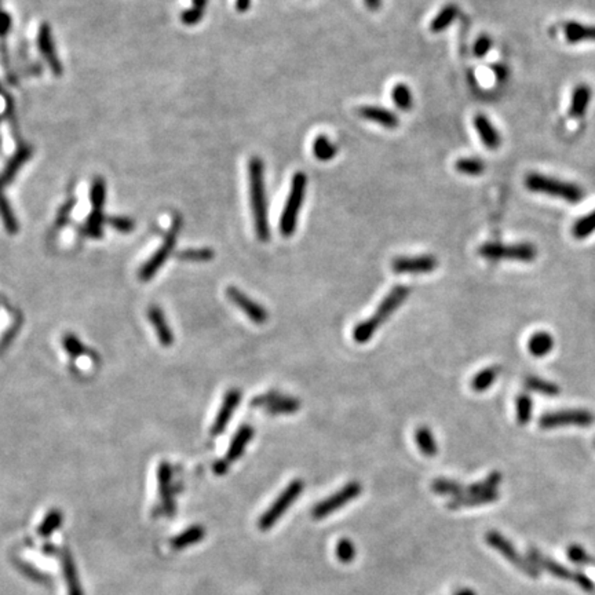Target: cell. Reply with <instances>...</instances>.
<instances>
[{"instance_id": "1", "label": "cell", "mask_w": 595, "mask_h": 595, "mask_svg": "<svg viewBox=\"0 0 595 595\" xmlns=\"http://www.w3.org/2000/svg\"><path fill=\"white\" fill-rule=\"evenodd\" d=\"M248 186L255 233L261 241L266 243L271 239V226L268 216L265 164L258 156L253 158L248 163Z\"/></svg>"}, {"instance_id": "2", "label": "cell", "mask_w": 595, "mask_h": 595, "mask_svg": "<svg viewBox=\"0 0 595 595\" xmlns=\"http://www.w3.org/2000/svg\"><path fill=\"white\" fill-rule=\"evenodd\" d=\"M409 292L411 289L407 285H402V284L394 285L391 291L380 302L377 313L354 326L353 339L360 345L367 343L375 335L379 326L402 305V302L408 298Z\"/></svg>"}, {"instance_id": "3", "label": "cell", "mask_w": 595, "mask_h": 595, "mask_svg": "<svg viewBox=\"0 0 595 595\" xmlns=\"http://www.w3.org/2000/svg\"><path fill=\"white\" fill-rule=\"evenodd\" d=\"M306 188H308L306 174L302 171L295 172L291 181L289 193L287 196V200L280 217V223H278V229L283 237H291L296 230L299 214L305 202Z\"/></svg>"}, {"instance_id": "4", "label": "cell", "mask_w": 595, "mask_h": 595, "mask_svg": "<svg viewBox=\"0 0 595 595\" xmlns=\"http://www.w3.org/2000/svg\"><path fill=\"white\" fill-rule=\"evenodd\" d=\"M525 186L531 192L561 197L569 203H579L585 196L583 190L578 185L564 182L555 178H548L541 174H529L525 178Z\"/></svg>"}, {"instance_id": "5", "label": "cell", "mask_w": 595, "mask_h": 595, "mask_svg": "<svg viewBox=\"0 0 595 595\" xmlns=\"http://www.w3.org/2000/svg\"><path fill=\"white\" fill-rule=\"evenodd\" d=\"M305 489V483L301 479L291 481L287 488L277 496V499L271 504V507L261 515L258 521V528L262 532H268L273 525L278 522V520L284 515L285 511L295 503V500L301 496Z\"/></svg>"}, {"instance_id": "6", "label": "cell", "mask_w": 595, "mask_h": 595, "mask_svg": "<svg viewBox=\"0 0 595 595\" xmlns=\"http://www.w3.org/2000/svg\"><path fill=\"white\" fill-rule=\"evenodd\" d=\"M528 557H529V561L534 565H538L541 569L548 572L550 575H552V576H555L558 579H562V580L573 582L580 589H583L585 592H594V582L587 575H585V573H582L579 571H571L569 568L558 564L557 561L550 559L548 557L543 555L541 551H538L536 548L528 550Z\"/></svg>"}, {"instance_id": "7", "label": "cell", "mask_w": 595, "mask_h": 595, "mask_svg": "<svg viewBox=\"0 0 595 595\" xmlns=\"http://www.w3.org/2000/svg\"><path fill=\"white\" fill-rule=\"evenodd\" d=\"M181 225H182L181 218H174L172 226L168 230V233L163 241L162 247L149 258V261L141 268V271L138 273V277L141 281L152 280L156 276V273L162 269V266L167 262V259L171 257V254L175 248L178 236H179Z\"/></svg>"}, {"instance_id": "8", "label": "cell", "mask_w": 595, "mask_h": 595, "mask_svg": "<svg viewBox=\"0 0 595 595\" xmlns=\"http://www.w3.org/2000/svg\"><path fill=\"white\" fill-rule=\"evenodd\" d=\"M485 541L488 545H490L492 548H495L499 554H502L507 561H510L511 565H514L517 569L522 571L527 576L536 579L539 578V569L536 568V565H534L529 559H527L525 557H522L515 547L513 545V543L506 539L503 535H500L496 531H489L485 535Z\"/></svg>"}, {"instance_id": "9", "label": "cell", "mask_w": 595, "mask_h": 595, "mask_svg": "<svg viewBox=\"0 0 595 595\" xmlns=\"http://www.w3.org/2000/svg\"><path fill=\"white\" fill-rule=\"evenodd\" d=\"M363 492V487L359 481H350L331 496H328L323 502L317 503L312 510V517L315 520H323L326 515L340 510L343 506L357 499Z\"/></svg>"}, {"instance_id": "10", "label": "cell", "mask_w": 595, "mask_h": 595, "mask_svg": "<svg viewBox=\"0 0 595 595\" xmlns=\"http://www.w3.org/2000/svg\"><path fill=\"white\" fill-rule=\"evenodd\" d=\"M479 253L488 259H514L522 262H531L538 255V251L532 244L503 246L499 243H487L480 247Z\"/></svg>"}, {"instance_id": "11", "label": "cell", "mask_w": 595, "mask_h": 595, "mask_svg": "<svg viewBox=\"0 0 595 595\" xmlns=\"http://www.w3.org/2000/svg\"><path fill=\"white\" fill-rule=\"evenodd\" d=\"M594 422V416L589 411L568 409L544 414L539 421L541 429H554L559 426H590Z\"/></svg>"}, {"instance_id": "12", "label": "cell", "mask_w": 595, "mask_h": 595, "mask_svg": "<svg viewBox=\"0 0 595 595\" xmlns=\"http://www.w3.org/2000/svg\"><path fill=\"white\" fill-rule=\"evenodd\" d=\"M226 296L229 298L230 302H233L254 324L262 325L265 324L269 319V313L268 310L259 305L258 302H255L254 299H251L247 294H244L243 291H240L239 288L230 285L226 289Z\"/></svg>"}, {"instance_id": "13", "label": "cell", "mask_w": 595, "mask_h": 595, "mask_svg": "<svg viewBox=\"0 0 595 595\" xmlns=\"http://www.w3.org/2000/svg\"><path fill=\"white\" fill-rule=\"evenodd\" d=\"M240 400H241V391L239 389H232L225 394L222 405L218 411L217 418L211 428L213 435H219L225 432L226 426L229 425L232 416L236 412V408L240 404Z\"/></svg>"}, {"instance_id": "14", "label": "cell", "mask_w": 595, "mask_h": 595, "mask_svg": "<svg viewBox=\"0 0 595 595\" xmlns=\"http://www.w3.org/2000/svg\"><path fill=\"white\" fill-rule=\"evenodd\" d=\"M437 266L438 261L433 255L398 257L391 262V269L394 273H430Z\"/></svg>"}, {"instance_id": "15", "label": "cell", "mask_w": 595, "mask_h": 595, "mask_svg": "<svg viewBox=\"0 0 595 595\" xmlns=\"http://www.w3.org/2000/svg\"><path fill=\"white\" fill-rule=\"evenodd\" d=\"M38 47L40 50V53L43 55V58L46 59L47 65L50 66L52 72L61 76L62 75V65L61 61L57 55L55 50L54 42L52 38V29L47 24H42L40 29H39V35H38Z\"/></svg>"}, {"instance_id": "16", "label": "cell", "mask_w": 595, "mask_h": 595, "mask_svg": "<svg viewBox=\"0 0 595 595\" xmlns=\"http://www.w3.org/2000/svg\"><path fill=\"white\" fill-rule=\"evenodd\" d=\"M499 499V492H488V493H463L455 497H451L446 503L448 510H460V509H469V507H477L492 503Z\"/></svg>"}, {"instance_id": "17", "label": "cell", "mask_w": 595, "mask_h": 595, "mask_svg": "<svg viewBox=\"0 0 595 595\" xmlns=\"http://www.w3.org/2000/svg\"><path fill=\"white\" fill-rule=\"evenodd\" d=\"M359 114L363 119L370 120L372 123H377L384 128H396V127H398V123H400L398 116L393 110L377 107V105L361 107L359 109Z\"/></svg>"}, {"instance_id": "18", "label": "cell", "mask_w": 595, "mask_h": 595, "mask_svg": "<svg viewBox=\"0 0 595 595\" xmlns=\"http://www.w3.org/2000/svg\"><path fill=\"white\" fill-rule=\"evenodd\" d=\"M32 156V151L27 145H20L13 159L7 163L3 172L0 174V189L4 190V186L11 183L17 175V172L22 168V165L28 162Z\"/></svg>"}, {"instance_id": "19", "label": "cell", "mask_w": 595, "mask_h": 595, "mask_svg": "<svg viewBox=\"0 0 595 595\" xmlns=\"http://www.w3.org/2000/svg\"><path fill=\"white\" fill-rule=\"evenodd\" d=\"M254 433L255 432H254V429L250 425H243L237 430V433L234 434V437H233V439H232V442L229 445V449H227V453H226V458H225V460L229 465H232L233 462H236L237 459H240L243 456L247 445L250 444V441L254 437Z\"/></svg>"}, {"instance_id": "20", "label": "cell", "mask_w": 595, "mask_h": 595, "mask_svg": "<svg viewBox=\"0 0 595 595\" xmlns=\"http://www.w3.org/2000/svg\"><path fill=\"white\" fill-rule=\"evenodd\" d=\"M171 477L172 472L167 462H163L158 470V480H159V493L162 499L163 509L164 511L171 515L174 513V499H172V485H171Z\"/></svg>"}, {"instance_id": "21", "label": "cell", "mask_w": 595, "mask_h": 595, "mask_svg": "<svg viewBox=\"0 0 595 595\" xmlns=\"http://www.w3.org/2000/svg\"><path fill=\"white\" fill-rule=\"evenodd\" d=\"M474 127H476V130H477V133H479L485 148L490 149V151H495L500 146V144H502L500 134L485 114H477L474 117Z\"/></svg>"}, {"instance_id": "22", "label": "cell", "mask_w": 595, "mask_h": 595, "mask_svg": "<svg viewBox=\"0 0 595 595\" xmlns=\"http://www.w3.org/2000/svg\"><path fill=\"white\" fill-rule=\"evenodd\" d=\"M148 317L151 324L153 325L156 335L159 338V342L164 347H170L174 343V335L171 332V328L167 323L164 313L159 306H151L148 310Z\"/></svg>"}, {"instance_id": "23", "label": "cell", "mask_w": 595, "mask_h": 595, "mask_svg": "<svg viewBox=\"0 0 595 595\" xmlns=\"http://www.w3.org/2000/svg\"><path fill=\"white\" fill-rule=\"evenodd\" d=\"M61 561H62V572H63L65 582L68 586V594L83 595V590L80 587V582H79V576H77V571H76V565H75L73 558H72L68 548L62 550Z\"/></svg>"}, {"instance_id": "24", "label": "cell", "mask_w": 595, "mask_h": 595, "mask_svg": "<svg viewBox=\"0 0 595 595\" xmlns=\"http://www.w3.org/2000/svg\"><path fill=\"white\" fill-rule=\"evenodd\" d=\"M592 101V89L587 84H579L573 90L572 101H571V109L569 113L572 117L579 119L583 117L587 112V108Z\"/></svg>"}, {"instance_id": "25", "label": "cell", "mask_w": 595, "mask_h": 595, "mask_svg": "<svg viewBox=\"0 0 595 595\" xmlns=\"http://www.w3.org/2000/svg\"><path fill=\"white\" fill-rule=\"evenodd\" d=\"M458 15H459V7L456 4L449 3V4L444 6L438 11V14L434 17L433 21L430 24V31L433 33H439V32L445 31L448 27H451L455 22Z\"/></svg>"}, {"instance_id": "26", "label": "cell", "mask_w": 595, "mask_h": 595, "mask_svg": "<svg viewBox=\"0 0 595 595\" xmlns=\"http://www.w3.org/2000/svg\"><path fill=\"white\" fill-rule=\"evenodd\" d=\"M554 347V338L547 332H536L529 338L528 349L534 357H544Z\"/></svg>"}, {"instance_id": "27", "label": "cell", "mask_w": 595, "mask_h": 595, "mask_svg": "<svg viewBox=\"0 0 595 595\" xmlns=\"http://www.w3.org/2000/svg\"><path fill=\"white\" fill-rule=\"evenodd\" d=\"M204 536H206L204 527L195 525V527H190L189 529H186L185 532H182L181 535H178L176 538H174L171 541V545H172V548L181 550V548L193 545L196 543H200L204 539Z\"/></svg>"}, {"instance_id": "28", "label": "cell", "mask_w": 595, "mask_h": 595, "mask_svg": "<svg viewBox=\"0 0 595 595\" xmlns=\"http://www.w3.org/2000/svg\"><path fill=\"white\" fill-rule=\"evenodd\" d=\"M565 36L569 43H579L583 40H595V27L569 22L565 27Z\"/></svg>"}, {"instance_id": "29", "label": "cell", "mask_w": 595, "mask_h": 595, "mask_svg": "<svg viewBox=\"0 0 595 595\" xmlns=\"http://www.w3.org/2000/svg\"><path fill=\"white\" fill-rule=\"evenodd\" d=\"M415 442L425 456L433 458L437 455V452H438L437 442H435V438H434L432 430L428 426H421L416 429Z\"/></svg>"}, {"instance_id": "30", "label": "cell", "mask_w": 595, "mask_h": 595, "mask_svg": "<svg viewBox=\"0 0 595 595\" xmlns=\"http://www.w3.org/2000/svg\"><path fill=\"white\" fill-rule=\"evenodd\" d=\"M312 149H313L315 158L323 163L333 160L335 156H336V153H338V148L335 146V144L326 135L316 137V140L313 141V148Z\"/></svg>"}, {"instance_id": "31", "label": "cell", "mask_w": 595, "mask_h": 595, "mask_svg": "<svg viewBox=\"0 0 595 595\" xmlns=\"http://www.w3.org/2000/svg\"><path fill=\"white\" fill-rule=\"evenodd\" d=\"M391 100L394 103V105L402 112H408L414 107V96L411 89L404 84V83H398L393 87L391 90Z\"/></svg>"}, {"instance_id": "32", "label": "cell", "mask_w": 595, "mask_h": 595, "mask_svg": "<svg viewBox=\"0 0 595 595\" xmlns=\"http://www.w3.org/2000/svg\"><path fill=\"white\" fill-rule=\"evenodd\" d=\"M301 408V401L289 397V396H283L280 397L276 402H273L266 408V411L273 415H285V414H295L296 411H299Z\"/></svg>"}, {"instance_id": "33", "label": "cell", "mask_w": 595, "mask_h": 595, "mask_svg": "<svg viewBox=\"0 0 595 595\" xmlns=\"http://www.w3.org/2000/svg\"><path fill=\"white\" fill-rule=\"evenodd\" d=\"M499 371L500 370L497 367H488L485 370L480 371L474 378L472 379V382H470L472 389L474 391H477V393L485 391V390H488L493 384V382L497 379Z\"/></svg>"}, {"instance_id": "34", "label": "cell", "mask_w": 595, "mask_h": 595, "mask_svg": "<svg viewBox=\"0 0 595 595\" xmlns=\"http://www.w3.org/2000/svg\"><path fill=\"white\" fill-rule=\"evenodd\" d=\"M432 489L437 495H446L451 497L463 495L466 492V488L460 483L449 479H435L432 484Z\"/></svg>"}, {"instance_id": "35", "label": "cell", "mask_w": 595, "mask_h": 595, "mask_svg": "<svg viewBox=\"0 0 595 595\" xmlns=\"http://www.w3.org/2000/svg\"><path fill=\"white\" fill-rule=\"evenodd\" d=\"M0 218L3 220V225H4L6 230H7V233L15 234L18 232L17 218L14 216V213H13V210H11L7 199H6L4 190H1V189H0Z\"/></svg>"}, {"instance_id": "36", "label": "cell", "mask_w": 595, "mask_h": 595, "mask_svg": "<svg viewBox=\"0 0 595 595\" xmlns=\"http://www.w3.org/2000/svg\"><path fill=\"white\" fill-rule=\"evenodd\" d=\"M502 481V474L499 472H493L488 476L485 480H481L479 483L470 484L466 488L465 493H488V492H493L497 490V487Z\"/></svg>"}, {"instance_id": "37", "label": "cell", "mask_w": 595, "mask_h": 595, "mask_svg": "<svg viewBox=\"0 0 595 595\" xmlns=\"http://www.w3.org/2000/svg\"><path fill=\"white\" fill-rule=\"evenodd\" d=\"M532 408L534 402L532 398L528 394H521L515 401V412H517V422L524 426L531 422L532 418Z\"/></svg>"}, {"instance_id": "38", "label": "cell", "mask_w": 595, "mask_h": 595, "mask_svg": "<svg viewBox=\"0 0 595 595\" xmlns=\"http://www.w3.org/2000/svg\"><path fill=\"white\" fill-rule=\"evenodd\" d=\"M335 554H336V558L342 564H352L356 559V555H357L356 544L350 541L349 538H342L340 541L336 543Z\"/></svg>"}, {"instance_id": "39", "label": "cell", "mask_w": 595, "mask_h": 595, "mask_svg": "<svg viewBox=\"0 0 595 595\" xmlns=\"http://www.w3.org/2000/svg\"><path fill=\"white\" fill-rule=\"evenodd\" d=\"M455 168L460 174L476 176V175H481L485 171V164L477 158H463L455 163Z\"/></svg>"}, {"instance_id": "40", "label": "cell", "mask_w": 595, "mask_h": 595, "mask_svg": "<svg viewBox=\"0 0 595 595\" xmlns=\"http://www.w3.org/2000/svg\"><path fill=\"white\" fill-rule=\"evenodd\" d=\"M181 261L189 262H209L214 259V251L211 248H190L176 254Z\"/></svg>"}, {"instance_id": "41", "label": "cell", "mask_w": 595, "mask_h": 595, "mask_svg": "<svg viewBox=\"0 0 595 595\" xmlns=\"http://www.w3.org/2000/svg\"><path fill=\"white\" fill-rule=\"evenodd\" d=\"M90 197H91L93 210H103L104 209L105 197H107V185H105V181L103 178L98 176L93 181Z\"/></svg>"}, {"instance_id": "42", "label": "cell", "mask_w": 595, "mask_h": 595, "mask_svg": "<svg viewBox=\"0 0 595 595\" xmlns=\"http://www.w3.org/2000/svg\"><path fill=\"white\" fill-rule=\"evenodd\" d=\"M105 222L104 218V211L103 210H93V213L90 214V217L87 219L86 223V234L93 237V239H100L103 237V225Z\"/></svg>"}, {"instance_id": "43", "label": "cell", "mask_w": 595, "mask_h": 595, "mask_svg": "<svg viewBox=\"0 0 595 595\" xmlns=\"http://www.w3.org/2000/svg\"><path fill=\"white\" fill-rule=\"evenodd\" d=\"M61 524H62V513L59 510H52L40 524L38 532L40 536L47 538L61 527Z\"/></svg>"}, {"instance_id": "44", "label": "cell", "mask_w": 595, "mask_h": 595, "mask_svg": "<svg viewBox=\"0 0 595 595\" xmlns=\"http://www.w3.org/2000/svg\"><path fill=\"white\" fill-rule=\"evenodd\" d=\"M206 6H207V0H193L192 7L182 14V22L185 25L197 24L204 15Z\"/></svg>"}, {"instance_id": "45", "label": "cell", "mask_w": 595, "mask_h": 595, "mask_svg": "<svg viewBox=\"0 0 595 595\" xmlns=\"http://www.w3.org/2000/svg\"><path fill=\"white\" fill-rule=\"evenodd\" d=\"M573 236L576 239H585L589 237L592 233L595 232V210L593 213H590L586 217L580 218L575 225H573Z\"/></svg>"}, {"instance_id": "46", "label": "cell", "mask_w": 595, "mask_h": 595, "mask_svg": "<svg viewBox=\"0 0 595 595\" xmlns=\"http://www.w3.org/2000/svg\"><path fill=\"white\" fill-rule=\"evenodd\" d=\"M525 384H527V387H528L529 390L538 391V393H541V394H544V396H550V397L557 396V394L559 393V389H558V386H557V384L550 383V382L543 380V379L535 378V377H531V378L527 379V380H525Z\"/></svg>"}, {"instance_id": "47", "label": "cell", "mask_w": 595, "mask_h": 595, "mask_svg": "<svg viewBox=\"0 0 595 595\" xmlns=\"http://www.w3.org/2000/svg\"><path fill=\"white\" fill-rule=\"evenodd\" d=\"M62 346L68 352V354L73 359H77L84 354V346L80 339L73 333H66L62 338Z\"/></svg>"}, {"instance_id": "48", "label": "cell", "mask_w": 595, "mask_h": 595, "mask_svg": "<svg viewBox=\"0 0 595 595\" xmlns=\"http://www.w3.org/2000/svg\"><path fill=\"white\" fill-rule=\"evenodd\" d=\"M568 558L575 562V564H580V565H589V566H594L595 559L592 558L586 550H583L580 545H571L568 548Z\"/></svg>"}, {"instance_id": "49", "label": "cell", "mask_w": 595, "mask_h": 595, "mask_svg": "<svg viewBox=\"0 0 595 595\" xmlns=\"http://www.w3.org/2000/svg\"><path fill=\"white\" fill-rule=\"evenodd\" d=\"M108 223L120 233H131L135 229V223L133 219L126 217H110Z\"/></svg>"}, {"instance_id": "50", "label": "cell", "mask_w": 595, "mask_h": 595, "mask_svg": "<svg viewBox=\"0 0 595 595\" xmlns=\"http://www.w3.org/2000/svg\"><path fill=\"white\" fill-rule=\"evenodd\" d=\"M280 397H283L281 393L278 391H269L266 394L258 396L255 400H253V407H259V408H268L273 402H276Z\"/></svg>"}, {"instance_id": "51", "label": "cell", "mask_w": 595, "mask_h": 595, "mask_svg": "<svg viewBox=\"0 0 595 595\" xmlns=\"http://www.w3.org/2000/svg\"><path fill=\"white\" fill-rule=\"evenodd\" d=\"M490 47H492V40H490V38H489V36H480V38L476 40V43H474L473 52H474L476 57L483 58V57H485V55L489 53Z\"/></svg>"}, {"instance_id": "52", "label": "cell", "mask_w": 595, "mask_h": 595, "mask_svg": "<svg viewBox=\"0 0 595 595\" xmlns=\"http://www.w3.org/2000/svg\"><path fill=\"white\" fill-rule=\"evenodd\" d=\"M10 28H11V18L6 11L0 8V39H4Z\"/></svg>"}, {"instance_id": "53", "label": "cell", "mask_w": 595, "mask_h": 595, "mask_svg": "<svg viewBox=\"0 0 595 595\" xmlns=\"http://www.w3.org/2000/svg\"><path fill=\"white\" fill-rule=\"evenodd\" d=\"M229 463L223 459V460H217L216 462V465H214V472H216V474L217 476H223L226 472H227V469H229Z\"/></svg>"}, {"instance_id": "54", "label": "cell", "mask_w": 595, "mask_h": 595, "mask_svg": "<svg viewBox=\"0 0 595 595\" xmlns=\"http://www.w3.org/2000/svg\"><path fill=\"white\" fill-rule=\"evenodd\" d=\"M492 69H493V72H495V75H496V77L499 80H504L507 77L509 72H507L506 66H503V65H493Z\"/></svg>"}, {"instance_id": "55", "label": "cell", "mask_w": 595, "mask_h": 595, "mask_svg": "<svg viewBox=\"0 0 595 595\" xmlns=\"http://www.w3.org/2000/svg\"><path fill=\"white\" fill-rule=\"evenodd\" d=\"M72 204H73V203H72V202H70V203H69V204H68V206H66V207H63V209H62V210H61V213H59V216H58V219H57V220H58V225H59V226H61V225H63V223H65V220H66V218H68V216H69V213H70V209H72Z\"/></svg>"}, {"instance_id": "56", "label": "cell", "mask_w": 595, "mask_h": 595, "mask_svg": "<svg viewBox=\"0 0 595 595\" xmlns=\"http://www.w3.org/2000/svg\"><path fill=\"white\" fill-rule=\"evenodd\" d=\"M251 6V0H236V7L240 13H246Z\"/></svg>"}, {"instance_id": "57", "label": "cell", "mask_w": 595, "mask_h": 595, "mask_svg": "<svg viewBox=\"0 0 595 595\" xmlns=\"http://www.w3.org/2000/svg\"><path fill=\"white\" fill-rule=\"evenodd\" d=\"M364 3L371 11H378L382 6V0H364Z\"/></svg>"}, {"instance_id": "58", "label": "cell", "mask_w": 595, "mask_h": 595, "mask_svg": "<svg viewBox=\"0 0 595 595\" xmlns=\"http://www.w3.org/2000/svg\"><path fill=\"white\" fill-rule=\"evenodd\" d=\"M453 595H477L476 594V592H473L472 589H460V590H458L456 593Z\"/></svg>"}]
</instances>
